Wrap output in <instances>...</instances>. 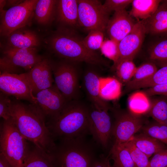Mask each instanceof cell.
Instances as JSON below:
<instances>
[{"label": "cell", "mask_w": 167, "mask_h": 167, "mask_svg": "<svg viewBox=\"0 0 167 167\" xmlns=\"http://www.w3.org/2000/svg\"><path fill=\"white\" fill-rule=\"evenodd\" d=\"M90 132L98 145L106 149L112 136L113 122L108 111L95 108L90 103Z\"/></svg>", "instance_id": "obj_11"}, {"label": "cell", "mask_w": 167, "mask_h": 167, "mask_svg": "<svg viewBox=\"0 0 167 167\" xmlns=\"http://www.w3.org/2000/svg\"><path fill=\"white\" fill-rule=\"evenodd\" d=\"M35 96L36 105L49 120L57 116L68 101L54 84L39 92Z\"/></svg>", "instance_id": "obj_15"}, {"label": "cell", "mask_w": 167, "mask_h": 167, "mask_svg": "<svg viewBox=\"0 0 167 167\" xmlns=\"http://www.w3.org/2000/svg\"><path fill=\"white\" fill-rule=\"evenodd\" d=\"M29 86L35 96L39 92L52 86L54 83L51 58L45 57L31 70L20 74Z\"/></svg>", "instance_id": "obj_12"}, {"label": "cell", "mask_w": 167, "mask_h": 167, "mask_svg": "<svg viewBox=\"0 0 167 167\" xmlns=\"http://www.w3.org/2000/svg\"><path fill=\"white\" fill-rule=\"evenodd\" d=\"M120 82L117 79L101 77L99 95L105 101L115 99L120 93Z\"/></svg>", "instance_id": "obj_25"}, {"label": "cell", "mask_w": 167, "mask_h": 167, "mask_svg": "<svg viewBox=\"0 0 167 167\" xmlns=\"http://www.w3.org/2000/svg\"><path fill=\"white\" fill-rule=\"evenodd\" d=\"M142 21L146 33L167 36V8L160 4L151 17Z\"/></svg>", "instance_id": "obj_21"}, {"label": "cell", "mask_w": 167, "mask_h": 167, "mask_svg": "<svg viewBox=\"0 0 167 167\" xmlns=\"http://www.w3.org/2000/svg\"><path fill=\"white\" fill-rule=\"evenodd\" d=\"M114 120L112 135L114 143H124L131 140L143 126V120L138 114L120 109L114 105L110 110Z\"/></svg>", "instance_id": "obj_9"}, {"label": "cell", "mask_w": 167, "mask_h": 167, "mask_svg": "<svg viewBox=\"0 0 167 167\" xmlns=\"http://www.w3.org/2000/svg\"><path fill=\"white\" fill-rule=\"evenodd\" d=\"M104 32L99 30H93L89 32L88 35L83 39L84 45L90 50H95L100 49L104 40Z\"/></svg>", "instance_id": "obj_35"}, {"label": "cell", "mask_w": 167, "mask_h": 167, "mask_svg": "<svg viewBox=\"0 0 167 167\" xmlns=\"http://www.w3.org/2000/svg\"><path fill=\"white\" fill-rule=\"evenodd\" d=\"M78 19V0H58L55 21L57 29L74 30Z\"/></svg>", "instance_id": "obj_18"}, {"label": "cell", "mask_w": 167, "mask_h": 167, "mask_svg": "<svg viewBox=\"0 0 167 167\" xmlns=\"http://www.w3.org/2000/svg\"><path fill=\"white\" fill-rule=\"evenodd\" d=\"M109 155L113 161V167H135L129 151L122 143H114Z\"/></svg>", "instance_id": "obj_26"}, {"label": "cell", "mask_w": 167, "mask_h": 167, "mask_svg": "<svg viewBox=\"0 0 167 167\" xmlns=\"http://www.w3.org/2000/svg\"><path fill=\"white\" fill-rule=\"evenodd\" d=\"M143 133L163 143L167 146V123L156 122L143 126Z\"/></svg>", "instance_id": "obj_30"}, {"label": "cell", "mask_w": 167, "mask_h": 167, "mask_svg": "<svg viewBox=\"0 0 167 167\" xmlns=\"http://www.w3.org/2000/svg\"><path fill=\"white\" fill-rule=\"evenodd\" d=\"M160 5L167 8V0H161Z\"/></svg>", "instance_id": "obj_42"}, {"label": "cell", "mask_w": 167, "mask_h": 167, "mask_svg": "<svg viewBox=\"0 0 167 167\" xmlns=\"http://www.w3.org/2000/svg\"><path fill=\"white\" fill-rule=\"evenodd\" d=\"M149 58L161 64L167 65V39L160 41L154 44L149 51Z\"/></svg>", "instance_id": "obj_31"}, {"label": "cell", "mask_w": 167, "mask_h": 167, "mask_svg": "<svg viewBox=\"0 0 167 167\" xmlns=\"http://www.w3.org/2000/svg\"><path fill=\"white\" fill-rule=\"evenodd\" d=\"M0 47V73L17 74L21 69L27 72L45 57L39 54L37 48Z\"/></svg>", "instance_id": "obj_7"}, {"label": "cell", "mask_w": 167, "mask_h": 167, "mask_svg": "<svg viewBox=\"0 0 167 167\" xmlns=\"http://www.w3.org/2000/svg\"><path fill=\"white\" fill-rule=\"evenodd\" d=\"M136 68L133 60H125L118 62L113 71H115L117 79L125 85L132 79Z\"/></svg>", "instance_id": "obj_27"}, {"label": "cell", "mask_w": 167, "mask_h": 167, "mask_svg": "<svg viewBox=\"0 0 167 167\" xmlns=\"http://www.w3.org/2000/svg\"><path fill=\"white\" fill-rule=\"evenodd\" d=\"M90 103L82 99L68 101L47 126L54 140L86 136L90 134Z\"/></svg>", "instance_id": "obj_3"}, {"label": "cell", "mask_w": 167, "mask_h": 167, "mask_svg": "<svg viewBox=\"0 0 167 167\" xmlns=\"http://www.w3.org/2000/svg\"><path fill=\"white\" fill-rule=\"evenodd\" d=\"M146 33L142 21L136 22L130 32L119 42V58L116 66L123 60H133L141 48Z\"/></svg>", "instance_id": "obj_17"}, {"label": "cell", "mask_w": 167, "mask_h": 167, "mask_svg": "<svg viewBox=\"0 0 167 167\" xmlns=\"http://www.w3.org/2000/svg\"><path fill=\"white\" fill-rule=\"evenodd\" d=\"M58 0H38L32 21L42 29H48L55 22Z\"/></svg>", "instance_id": "obj_20"}, {"label": "cell", "mask_w": 167, "mask_h": 167, "mask_svg": "<svg viewBox=\"0 0 167 167\" xmlns=\"http://www.w3.org/2000/svg\"><path fill=\"white\" fill-rule=\"evenodd\" d=\"M160 0H134L129 14L132 17L141 20L151 17L156 11Z\"/></svg>", "instance_id": "obj_23"}, {"label": "cell", "mask_w": 167, "mask_h": 167, "mask_svg": "<svg viewBox=\"0 0 167 167\" xmlns=\"http://www.w3.org/2000/svg\"><path fill=\"white\" fill-rule=\"evenodd\" d=\"M27 140L20 134L12 120L1 124L0 151L13 167H23L30 149Z\"/></svg>", "instance_id": "obj_6"}, {"label": "cell", "mask_w": 167, "mask_h": 167, "mask_svg": "<svg viewBox=\"0 0 167 167\" xmlns=\"http://www.w3.org/2000/svg\"><path fill=\"white\" fill-rule=\"evenodd\" d=\"M132 0H106L103 4L105 10L109 13L112 11H118L125 10L130 3Z\"/></svg>", "instance_id": "obj_36"}, {"label": "cell", "mask_w": 167, "mask_h": 167, "mask_svg": "<svg viewBox=\"0 0 167 167\" xmlns=\"http://www.w3.org/2000/svg\"><path fill=\"white\" fill-rule=\"evenodd\" d=\"M38 0H25L0 14V36H7L20 28L30 26Z\"/></svg>", "instance_id": "obj_8"}, {"label": "cell", "mask_w": 167, "mask_h": 167, "mask_svg": "<svg viewBox=\"0 0 167 167\" xmlns=\"http://www.w3.org/2000/svg\"><path fill=\"white\" fill-rule=\"evenodd\" d=\"M11 100L9 96L2 92L0 93V117L3 120H7L11 118L10 107Z\"/></svg>", "instance_id": "obj_37"}, {"label": "cell", "mask_w": 167, "mask_h": 167, "mask_svg": "<svg viewBox=\"0 0 167 167\" xmlns=\"http://www.w3.org/2000/svg\"><path fill=\"white\" fill-rule=\"evenodd\" d=\"M166 167H167V166Z\"/></svg>", "instance_id": "obj_43"}, {"label": "cell", "mask_w": 167, "mask_h": 167, "mask_svg": "<svg viewBox=\"0 0 167 167\" xmlns=\"http://www.w3.org/2000/svg\"><path fill=\"white\" fill-rule=\"evenodd\" d=\"M167 166V148L154 154L149 161V167Z\"/></svg>", "instance_id": "obj_38"}, {"label": "cell", "mask_w": 167, "mask_h": 167, "mask_svg": "<svg viewBox=\"0 0 167 167\" xmlns=\"http://www.w3.org/2000/svg\"><path fill=\"white\" fill-rule=\"evenodd\" d=\"M10 115L17 129L28 141L51 156L56 144L47 126L46 118L36 104L11 100Z\"/></svg>", "instance_id": "obj_1"}, {"label": "cell", "mask_w": 167, "mask_h": 167, "mask_svg": "<svg viewBox=\"0 0 167 167\" xmlns=\"http://www.w3.org/2000/svg\"><path fill=\"white\" fill-rule=\"evenodd\" d=\"M157 70L156 65L153 62L144 63L137 67L133 78L126 84H131L145 80L152 76Z\"/></svg>", "instance_id": "obj_32"}, {"label": "cell", "mask_w": 167, "mask_h": 167, "mask_svg": "<svg viewBox=\"0 0 167 167\" xmlns=\"http://www.w3.org/2000/svg\"><path fill=\"white\" fill-rule=\"evenodd\" d=\"M29 26L18 29L2 38L0 46L19 49H39L43 46V36Z\"/></svg>", "instance_id": "obj_16"}, {"label": "cell", "mask_w": 167, "mask_h": 167, "mask_svg": "<svg viewBox=\"0 0 167 167\" xmlns=\"http://www.w3.org/2000/svg\"><path fill=\"white\" fill-rule=\"evenodd\" d=\"M122 144L129 151L135 167H149V158L131 140Z\"/></svg>", "instance_id": "obj_33"}, {"label": "cell", "mask_w": 167, "mask_h": 167, "mask_svg": "<svg viewBox=\"0 0 167 167\" xmlns=\"http://www.w3.org/2000/svg\"><path fill=\"white\" fill-rule=\"evenodd\" d=\"M109 13L100 1L78 0V24L89 32L96 29L104 32Z\"/></svg>", "instance_id": "obj_10"}, {"label": "cell", "mask_w": 167, "mask_h": 167, "mask_svg": "<svg viewBox=\"0 0 167 167\" xmlns=\"http://www.w3.org/2000/svg\"><path fill=\"white\" fill-rule=\"evenodd\" d=\"M136 23L125 9L114 12L106 30L110 39L119 42L132 30Z\"/></svg>", "instance_id": "obj_19"}, {"label": "cell", "mask_w": 167, "mask_h": 167, "mask_svg": "<svg viewBox=\"0 0 167 167\" xmlns=\"http://www.w3.org/2000/svg\"><path fill=\"white\" fill-rule=\"evenodd\" d=\"M167 83V65L158 69L149 78L132 84L131 89L134 91L140 88H146L157 85Z\"/></svg>", "instance_id": "obj_28"}, {"label": "cell", "mask_w": 167, "mask_h": 167, "mask_svg": "<svg viewBox=\"0 0 167 167\" xmlns=\"http://www.w3.org/2000/svg\"><path fill=\"white\" fill-rule=\"evenodd\" d=\"M51 156L55 167H92L97 157L86 136L59 140Z\"/></svg>", "instance_id": "obj_4"}, {"label": "cell", "mask_w": 167, "mask_h": 167, "mask_svg": "<svg viewBox=\"0 0 167 167\" xmlns=\"http://www.w3.org/2000/svg\"><path fill=\"white\" fill-rule=\"evenodd\" d=\"M96 66L92 65L83 71L81 86L88 102L97 109L109 111L112 107L108 101L102 99L99 95L101 76Z\"/></svg>", "instance_id": "obj_13"}, {"label": "cell", "mask_w": 167, "mask_h": 167, "mask_svg": "<svg viewBox=\"0 0 167 167\" xmlns=\"http://www.w3.org/2000/svg\"><path fill=\"white\" fill-rule=\"evenodd\" d=\"M130 140L148 158L167 148L163 143L143 133L135 135Z\"/></svg>", "instance_id": "obj_22"}, {"label": "cell", "mask_w": 167, "mask_h": 167, "mask_svg": "<svg viewBox=\"0 0 167 167\" xmlns=\"http://www.w3.org/2000/svg\"><path fill=\"white\" fill-rule=\"evenodd\" d=\"M46 33L43 36V46L58 59L85 62L100 68L107 65L99 54L86 48L74 30L57 29Z\"/></svg>", "instance_id": "obj_2"}, {"label": "cell", "mask_w": 167, "mask_h": 167, "mask_svg": "<svg viewBox=\"0 0 167 167\" xmlns=\"http://www.w3.org/2000/svg\"><path fill=\"white\" fill-rule=\"evenodd\" d=\"M0 167H13L5 157L0 153Z\"/></svg>", "instance_id": "obj_41"}, {"label": "cell", "mask_w": 167, "mask_h": 167, "mask_svg": "<svg viewBox=\"0 0 167 167\" xmlns=\"http://www.w3.org/2000/svg\"><path fill=\"white\" fill-rule=\"evenodd\" d=\"M0 90L1 92L16 99L27 101L36 104V100L29 86L20 74L0 73Z\"/></svg>", "instance_id": "obj_14"}, {"label": "cell", "mask_w": 167, "mask_h": 167, "mask_svg": "<svg viewBox=\"0 0 167 167\" xmlns=\"http://www.w3.org/2000/svg\"><path fill=\"white\" fill-rule=\"evenodd\" d=\"M23 167H55L52 157L34 145L30 148Z\"/></svg>", "instance_id": "obj_24"}, {"label": "cell", "mask_w": 167, "mask_h": 167, "mask_svg": "<svg viewBox=\"0 0 167 167\" xmlns=\"http://www.w3.org/2000/svg\"><path fill=\"white\" fill-rule=\"evenodd\" d=\"M148 112L156 122L167 123V100L163 97L154 99L151 103Z\"/></svg>", "instance_id": "obj_29"}, {"label": "cell", "mask_w": 167, "mask_h": 167, "mask_svg": "<svg viewBox=\"0 0 167 167\" xmlns=\"http://www.w3.org/2000/svg\"><path fill=\"white\" fill-rule=\"evenodd\" d=\"M58 59L51 58L54 84L67 101L82 99L80 63Z\"/></svg>", "instance_id": "obj_5"}, {"label": "cell", "mask_w": 167, "mask_h": 167, "mask_svg": "<svg viewBox=\"0 0 167 167\" xmlns=\"http://www.w3.org/2000/svg\"><path fill=\"white\" fill-rule=\"evenodd\" d=\"M119 42L111 39L104 40L100 49L101 52L105 56L113 61L111 69L113 70L119 59Z\"/></svg>", "instance_id": "obj_34"}, {"label": "cell", "mask_w": 167, "mask_h": 167, "mask_svg": "<svg viewBox=\"0 0 167 167\" xmlns=\"http://www.w3.org/2000/svg\"><path fill=\"white\" fill-rule=\"evenodd\" d=\"M92 167H113L110 165L108 156L100 155L96 159Z\"/></svg>", "instance_id": "obj_40"}, {"label": "cell", "mask_w": 167, "mask_h": 167, "mask_svg": "<svg viewBox=\"0 0 167 167\" xmlns=\"http://www.w3.org/2000/svg\"><path fill=\"white\" fill-rule=\"evenodd\" d=\"M144 93L148 96L161 95L167 96V83L145 88Z\"/></svg>", "instance_id": "obj_39"}]
</instances>
